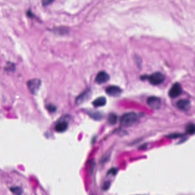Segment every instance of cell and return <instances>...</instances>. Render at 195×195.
<instances>
[{
	"label": "cell",
	"instance_id": "52a82bcc",
	"mask_svg": "<svg viewBox=\"0 0 195 195\" xmlns=\"http://www.w3.org/2000/svg\"><path fill=\"white\" fill-rule=\"evenodd\" d=\"M109 80V76L105 71H100L96 75L95 81L99 84H104Z\"/></svg>",
	"mask_w": 195,
	"mask_h": 195
},
{
	"label": "cell",
	"instance_id": "8992f818",
	"mask_svg": "<svg viewBox=\"0 0 195 195\" xmlns=\"http://www.w3.org/2000/svg\"><path fill=\"white\" fill-rule=\"evenodd\" d=\"M147 104L151 108L154 109H158L161 105V101L160 98L155 96H151L147 100Z\"/></svg>",
	"mask_w": 195,
	"mask_h": 195
},
{
	"label": "cell",
	"instance_id": "7a4b0ae2",
	"mask_svg": "<svg viewBox=\"0 0 195 195\" xmlns=\"http://www.w3.org/2000/svg\"><path fill=\"white\" fill-rule=\"evenodd\" d=\"M149 83L153 85H158L163 83L165 80L163 74L160 72H156L147 77Z\"/></svg>",
	"mask_w": 195,
	"mask_h": 195
},
{
	"label": "cell",
	"instance_id": "6da1fadb",
	"mask_svg": "<svg viewBox=\"0 0 195 195\" xmlns=\"http://www.w3.org/2000/svg\"><path fill=\"white\" fill-rule=\"evenodd\" d=\"M137 120L138 116L136 113L128 112L122 116L120 119V123L121 125L123 127H131L135 124Z\"/></svg>",
	"mask_w": 195,
	"mask_h": 195
},
{
	"label": "cell",
	"instance_id": "277c9868",
	"mask_svg": "<svg viewBox=\"0 0 195 195\" xmlns=\"http://www.w3.org/2000/svg\"><path fill=\"white\" fill-rule=\"evenodd\" d=\"M106 93L107 95L112 97H118L121 95L122 89L116 85H111L106 88Z\"/></svg>",
	"mask_w": 195,
	"mask_h": 195
},
{
	"label": "cell",
	"instance_id": "7c38bea8",
	"mask_svg": "<svg viewBox=\"0 0 195 195\" xmlns=\"http://www.w3.org/2000/svg\"><path fill=\"white\" fill-rule=\"evenodd\" d=\"M89 115L92 119L96 120H100L102 117V115L100 112H90L89 113Z\"/></svg>",
	"mask_w": 195,
	"mask_h": 195
},
{
	"label": "cell",
	"instance_id": "4fadbf2b",
	"mask_svg": "<svg viewBox=\"0 0 195 195\" xmlns=\"http://www.w3.org/2000/svg\"><path fill=\"white\" fill-rule=\"evenodd\" d=\"M117 119L118 118L116 114L111 113L108 117V122L111 125H114L117 122Z\"/></svg>",
	"mask_w": 195,
	"mask_h": 195
},
{
	"label": "cell",
	"instance_id": "9a60e30c",
	"mask_svg": "<svg viewBox=\"0 0 195 195\" xmlns=\"http://www.w3.org/2000/svg\"><path fill=\"white\" fill-rule=\"evenodd\" d=\"M11 192H12L15 195H22V190L21 188L20 187H12L10 189Z\"/></svg>",
	"mask_w": 195,
	"mask_h": 195
},
{
	"label": "cell",
	"instance_id": "5bb4252c",
	"mask_svg": "<svg viewBox=\"0 0 195 195\" xmlns=\"http://www.w3.org/2000/svg\"><path fill=\"white\" fill-rule=\"evenodd\" d=\"M185 130L187 133L190 135H193L195 133V124L190 123L188 124L185 128Z\"/></svg>",
	"mask_w": 195,
	"mask_h": 195
},
{
	"label": "cell",
	"instance_id": "9c48e42d",
	"mask_svg": "<svg viewBox=\"0 0 195 195\" xmlns=\"http://www.w3.org/2000/svg\"><path fill=\"white\" fill-rule=\"evenodd\" d=\"M190 102L189 100L182 99L178 101L176 103V106L180 109L183 111H187L190 109Z\"/></svg>",
	"mask_w": 195,
	"mask_h": 195
},
{
	"label": "cell",
	"instance_id": "d6986e66",
	"mask_svg": "<svg viewBox=\"0 0 195 195\" xmlns=\"http://www.w3.org/2000/svg\"><path fill=\"white\" fill-rule=\"evenodd\" d=\"M53 2V1H48V0H46V1H42V4L44 5H47L49 4H51Z\"/></svg>",
	"mask_w": 195,
	"mask_h": 195
},
{
	"label": "cell",
	"instance_id": "8fae6325",
	"mask_svg": "<svg viewBox=\"0 0 195 195\" xmlns=\"http://www.w3.org/2000/svg\"><path fill=\"white\" fill-rule=\"evenodd\" d=\"M106 103V97L103 96H101L95 99L92 104L95 107H100V106H105Z\"/></svg>",
	"mask_w": 195,
	"mask_h": 195
},
{
	"label": "cell",
	"instance_id": "5b68a950",
	"mask_svg": "<svg viewBox=\"0 0 195 195\" xmlns=\"http://www.w3.org/2000/svg\"><path fill=\"white\" fill-rule=\"evenodd\" d=\"M182 93L181 86L178 83H176L172 85L169 91V95L171 98H176Z\"/></svg>",
	"mask_w": 195,
	"mask_h": 195
},
{
	"label": "cell",
	"instance_id": "e0dca14e",
	"mask_svg": "<svg viewBox=\"0 0 195 195\" xmlns=\"http://www.w3.org/2000/svg\"><path fill=\"white\" fill-rule=\"evenodd\" d=\"M181 135L179 134V133H174V134H172L169 135L168 138H178V137L181 136Z\"/></svg>",
	"mask_w": 195,
	"mask_h": 195
},
{
	"label": "cell",
	"instance_id": "3957f363",
	"mask_svg": "<svg viewBox=\"0 0 195 195\" xmlns=\"http://www.w3.org/2000/svg\"><path fill=\"white\" fill-rule=\"evenodd\" d=\"M41 82L40 80L38 79H33L28 81L27 85L29 89L33 94H36L40 88Z\"/></svg>",
	"mask_w": 195,
	"mask_h": 195
},
{
	"label": "cell",
	"instance_id": "2e32d148",
	"mask_svg": "<svg viewBox=\"0 0 195 195\" xmlns=\"http://www.w3.org/2000/svg\"><path fill=\"white\" fill-rule=\"evenodd\" d=\"M47 110L49 111H50V112H53L54 111H56V106H53V105H47Z\"/></svg>",
	"mask_w": 195,
	"mask_h": 195
},
{
	"label": "cell",
	"instance_id": "30bf717a",
	"mask_svg": "<svg viewBox=\"0 0 195 195\" xmlns=\"http://www.w3.org/2000/svg\"><path fill=\"white\" fill-rule=\"evenodd\" d=\"M68 128V124L66 121H60L56 124L55 126V130L56 132L62 133L67 130Z\"/></svg>",
	"mask_w": 195,
	"mask_h": 195
},
{
	"label": "cell",
	"instance_id": "ac0fdd59",
	"mask_svg": "<svg viewBox=\"0 0 195 195\" xmlns=\"http://www.w3.org/2000/svg\"><path fill=\"white\" fill-rule=\"evenodd\" d=\"M116 173H117V169L116 168H112L109 171L108 174H112L113 175H115L116 174Z\"/></svg>",
	"mask_w": 195,
	"mask_h": 195
},
{
	"label": "cell",
	"instance_id": "ba28073f",
	"mask_svg": "<svg viewBox=\"0 0 195 195\" xmlns=\"http://www.w3.org/2000/svg\"><path fill=\"white\" fill-rule=\"evenodd\" d=\"M90 90L89 89L86 90L81 93L76 99V103L77 104H81L85 101L88 100L89 99L90 96Z\"/></svg>",
	"mask_w": 195,
	"mask_h": 195
}]
</instances>
